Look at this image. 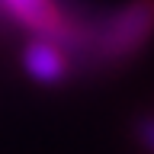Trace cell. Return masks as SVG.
Returning a JSON list of instances; mask_svg holds the SVG:
<instances>
[{"mask_svg": "<svg viewBox=\"0 0 154 154\" xmlns=\"http://www.w3.org/2000/svg\"><path fill=\"white\" fill-rule=\"evenodd\" d=\"M138 135H141V141L154 151V119H144V122L138 125Z\"/></svg>", "mask_w": 154, "mask_h": 154, "instance_id": "obj_4", "label": "cell"}, {"mask_svg": "<svg viewBox=\"0 0 154 154\" xmlns=\"http://www.w3.org/2000/svg\"><path fill=\"white\" fill-rule=\"evenodd\" d=\"M154 35V0H128L90 29V51L103 61H125Z\"/></svg>", "mask_w": 154, "mask_h": 154, "instance_id": "obj_1", "label": "cell"}, {"mask_svg": "<svg viewBox=\"0 0 154 154\" xmlns=\"http://www.w3.org/2000/svg\"><path fill=\"white\" fill-rule=\"evenodd\" d=\"M23 67L26 74L35 80V84H61L71 71V61H67V51L58 45L55 38H45V35H35L23 48Z\"/></svg>", "mask_w": 154, "mask_h": 154, "instance_id": "obj_3", "label": "cell"}, {"mask_svg": "<svg viewBox=\"0 0 154 154\" xmlns=\"http://www.w3.org/2000/svg\"><path fill=\"white\" fill-rule=\"evenodd\" d=\"M0 7L7 10L19 26L32 29L35 35L55 38L64 51H67V45H74V42H77L74 23H71V19L51 3V0H0Z\"/></svg>", "mask_w": 154, "mask_h": 154, "instance_id": "obj_2", "label": "cell"}]
</instances>
